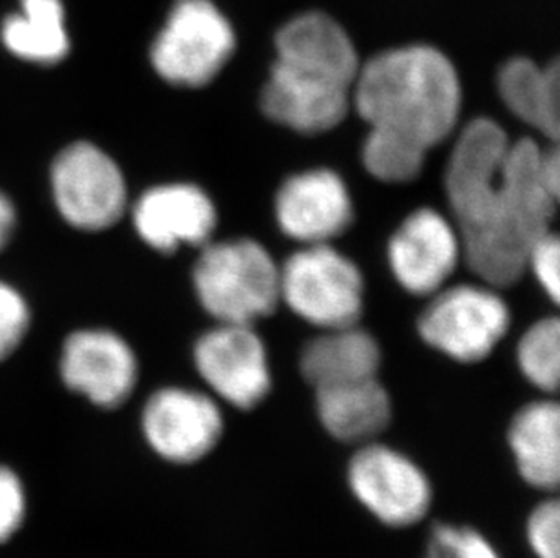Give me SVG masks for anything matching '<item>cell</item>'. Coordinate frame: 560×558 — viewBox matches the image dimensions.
Segmentation results:
<instances>
[{
  "instance_id": "obj_7",
  "label": "cell",
  "mask_w": 560,
  "mask_h": 558,
  "mask_svg": "<svg viewBox=\"0 0 560 558\" xmlns=\"http://www.w3.org/2000/svg\"><path fill=\"white\" fill-rule=\"evenodd\" d=\"M55 204L69 225L104 231L124 217L127 185L117 162L93 143L63 149L51 171Z\"/></svg>"
},
{
  "instance_id": "obj_15",
  "label": "cell",
  "mask_w": 560,
  "mask_h": 558,
  "mask_svg": "<svg viewBox=\"0 0 560 558\" xmlns=\"http://www.w3.org/2000/svg\"><path fill=\"white\" fill-rule=\"evenodd\" d=\"M352 90L360 73L354 44L338 22L323 13H305L276 35V62Z\"/></svg>"
},
{
  "instance_id": "obj_9",
  "label": "cell",
  "mask_w": 560,
  "mask_h": 558,
  "mask_svg": "<svg viewBox=\"0 0 560 558\" xmlns=\"http://www.w3.org/2000/svg\"><path fill=\"white\" fill-rule=\"evenodd\" d=\"M195 363L211 391L240 410L269 395V359L253 325L220 323L196 342Z\"/></svg>"
},
{
  "instance_id": "obj_21",
  "label": "cell",
  "mask_w": 560,
  "mask_h": 558,
  "mask_svg": "<svg viewBox=\"0 0 560 558\" xmlns=\"http://www.w3.org/2000/svg\"><path fill=\"white\" fill-rule=\"evenodd\" d=\"M5 49L26 62L54 66L69 54L62 0H21L0 27Z\"/></svg>"
},
{
  "instance_id": "obj_10",
  "label": "cell",
  "mask_w": 560,
  "mask_h": 558,
  "mask_svg": "<svg viewBox=\"0 0 560 558\" xmlns=\"http://www.w3.org/2000/svg\"><path fill=\"white\" fill-rule=\"evenodd\" d=\"M143 435L160 457L190 464L206 457L222 439L223 417L217 403L187 388L151 395L142 416Z\"/></svg>"
},
{
  "instance_id": "obj_28",
  "label": "cell",
  "mask_w": 560,
  "mask_h": 558,
  "mask_svg": "<svg viewBox=\"0 0 560 558\" xmlns=\"http://www.w3.org/2000/svg\"><path fill=\"white\" fill-rule=\"evenodd\" d=\"M15 207L8 196L0 193V251L10 243L11 234L15 231Z\"/></svg>"
},
{
  "instance_id": "obj_8",
  "label": "cell",
  "mask_w": 560,
  "mask_h": 558,
  "mask_svg": "<svg viewBox=\"0 0 560 558\" xmlns=\"http://www.w3.org/2000/svg\"><path fill=\"white\" fill-rule=\"evenodd\" d=\"M349 485L355 499L386 526H412L432 504V488L418 464L383 444H365L355 453Z\"/></svg>"
},
{
  "instance_id": "obj_25",
  "label": "cell",
  "mask_w": 560,
  "mask_h": 558,
  "mask_svg": "<svg viewBox=\"0 0 560 558\" xmlns=\"http://www.w3.org/2000/svg\"><path fill=\"white\" fill-rule=\"evenodd\" d=\"M528 269L557 305L560 300V243L551 229L532 243L526 256Z\"/></svg>"
},
{
  "instance_id": "obj_13",
  "label": "cell",
  "mask_w": 560,
  "mask_h": 558,
  "mask_svg": "<svg viewBox=\"0 0 560 558\" xmlns=\"http://www.w3.org/2000/svg\"><path fill=\"white\" fill-rule=\"evenodd\" d=\"M276 218L287 236L305 245H319L347 231L354 209L339 174L312 168L281 185L276 196Z\"/></svg>"
},
{
  "instance_id": "obj_24",
  "label": "cell",
  "mask_w": 560,
  "mask_h": 558,
  "mask_svg": "<svg viewBox=\"0 0 560 558\" xmlns=\"http://www.w3.org/2000/svg\"><path fill=\"white\" fill-rule=\"evenodd\" d=\"M32 322L30 306L19 290L0 281V361L15 352Z\"/></svg>"
},
{
  "instance_id": "obj_6",
  "label": "cell",
  "mask_w": 560,
  "mask_h": 558,
  "mask_svg": "<svg viewBox=\"0 0 560 558\" xmlns=\"http://www.w3.org/2000/svg\"><path fill=\"white\" fill-rule=\"evenodd\" d=\"M510 327V311L487 287L457 284L432 295L419 317V334L430 347L459 363H479Z\"/></svg>"
},
{
  "instance_id": "obj_19",
  "label": "cell",
  "mask_w": 560,
  "mask_h": 558,
  "mask_svg": "<svg viewBox=\"0 0 560 558\" xmlns=\"http://www.w3.org/2000/svg\"><path fill=\"white\" fill-rule=\"evenodd\" d=\"M499 95L518 120L557 142L560 131L559 63L551 62L542 68L528 58H513L499 73Z\"/></svg>"
},
{
  "instance_id": "obj_2",
  "label": "cell",
  "mask_w": 560,
  "mask_h": 558,
  "mask_svg": "<svg viewBox=\"0 0 560 558\" xmlns=\"http://www.w3.org/2000/svg\"><path fill=\"white\" fill-rule=\"evenodd\" d=\"M352 104L371 127L369 140L427 160L430 149L454 132L463 90L446 55L430 46H407L361 66Z\"/></svg>"
},
{
  "instance_id": "obj_4",
  "label": "cell",
  "mask_w": 560,
  "mask_h": 558,
  "mask_svg": "<svg viewBox=\"0 0 560 558\" xmlns=\"http://www.w3.org/2000/svg\"><path fill=\"white\" fill-rule=\"evenodd\" d=\"M281 300L314 327L358 325L365 283L352 259L328 243L305 245L280 269Z\"/></svg>"
},
{
  "instance_id": "obj_16",
  "label": "cell",
  "mask_w": 560,
  "mask_h": 558,
  "mask_svg": "<svg viewBox=\"0 0 560 558\" xmlns=\"http://www.w3.org/2000/svg\"><path fill=\"white\" fill-rule=\"evenodd\" d=\"M352 90L272 63L261 91L269 120L303 135L332 131L349 115Z\"/></svg>"
},
{
  "instance_id": "obj_27",
  "label": "cell",
  "mask_w": 560,
  "mask_h": 558,
  "mask_svg": "<svg viewBox=\"0 0 560 558\" xmlns=\"http://www.w3.org/2000/svg\"><path fill=\"white\" fill-rule=\"evenodd\" d=\"M26 515V493L15 472L0 466V543L13 537Z\"/></svg>"
},
{
  "instance_id": "obj_14",
  "label": "cell",
  "mask_w": 560,
  "mask_h": 558,
  "mask_svg": "<svg viewBox=\"0 0 560 558\" xmlns=\"http://www.w3.org/2000/svg\"><path fill=\"white\" fill-rule=\"evenodd\" d=\"M217 207L196 185L165 184L149 189L132 207L138 236L160 253L180 245H206L217 226Z\"/></svg>"
},
{
  "instance_id": "obj_5",
  "label": "cell",
  "mask_w": 560,
  "mask_h": 558,
  "mask_svg": "<svg viewBox=\"0 0 560 558\" xmlns=\"http://www.w3.org/2000/svg\"><path fill=\"white\" fill-rule=\"evenodd\" d=\"M236 48L228 16L211 0H176L151 49L156 73L173 85L201 88L225 68Z\"/></svg>"
},
{
  "instance_id": "obj_20",
  "label": "cell",
  "mask_w": 560,
  "mask_h": 558,
  "mask_svg": "<svg viewBox=\"0 0 560 558\" xmlns=\"http://www.w3.org/2000/svg\"><path fill=\"white\" fill-rule=\"evenodd\" d=\"M508 441L518 472L539 490H556L560 480V414L557 403L537 400L512 421Z\"/></svg>"
},
{
  "instance_id": "obj_18",
  "label": "cell",
  "mask_w": 560,
  "mask_h": 558,
  "mask_svg": "<svg viewBox=\"0 0 560 558\" xmlns=\"http://www.w3.org/2000/svg\"><path fill=\"white\" fill-rule=\"evenodd\" d=\"M302 374L314 388L377 377L381 348L358 325L330 328L312 339L302 353Z\"/></svg>"
},
{
  "instance_id": "obj_23",
  "label": "cell",
  "mask_w": 560,
  "mask_h": 558,
  "mask_svg": "<svg viewBox=\"0 0 560 558\" xmlns=\"http://www.w3.org/2000/svg\"><path fill=\"white\" fill-rule=\"evenodd\" d=\"M424 558H501L492 544L471 527L439 524L432 530Z\"/></svg>"
},
{
  "instance_id": "obj_26",
  "label": "cell",
  "mask_w": 560,
  "mask_h": 558,
  "mask_svg": "<svg viewBox=\"0 0 560 558\" xmlns=\"http://www.w3.org/2000/svg\"><path fill=\"white\" fill-rule=\"evenodd\" d=\"M560 508L546 501L535 508L528 521L529 546L539 558H560Z\"/></svg>"
},
{
  "instance_id": "obj_1",
  "label": "cell",
  "mask_w": 560,
  "mask_h": 558,
  "mask_svg": "<svg viewBox=\"0 0 560 558\" xmlns=\"http://www.w3.org/2000/svg\"><path fill=\"white\" fill-rule=\"evenodd\" d=\"M446 196L466 264L493 287L517 283L537 237L550 231L560 190L556 143L512 142L492 118L460 131L450 154Z\"/></svg>"
},
{
  "instance_id": "obj_17",
  "label": "cell",
  "mask_w": 560,
  "mask_h": 558,
  "mask_svg": "<svg viewBox=\"0 0 560 558\" xmlns=\"http://www.w3.org/2000/svg\"><path fill=\"white\" fill-rule=\"evenodd\" d=\"M316 403L323 427L343 443H366L390 422V395L377 377L316 388Z\"/></svg>"
},
{
  "instance_id": "obj_22",
  "label": "cell",
  "mask_w": 560,
  "mask_h": 558,
  "mask_svg": "<svg viewBox=\"0 0 560 558\" xmlns=\"http://www.w3.org/2000/svg\"><path fill=\"white\" fill-rule=\"evenodd\" d=\"M518 367L524 377L539 391L556 392L560 374V325L546 317L524 333L518 342Z\"/></svg>"
},
{
  "instance_id": "obj_11",
  "label": "cell",
  "mask_w": 560,
  "mask_h": 558,
  "mask_svg": "<svg viewBox=\"0 0 560 558\" xmlns=\"http://www.w3.org/2000/svg\"><path fill=\"white\" fill-rule=\"evenodd\" d=\"M60 375L68 388L93 405L117 408L137 385V356L118 334L85 328L63 342Z\"/></svg>"
},
{
  "instance_id": "obj_12",
  "label": "cell",
  "mask_w": 560,
  "mask_h": 558,
  "mask_svg": "<svg viewBox=\"0 0 560 558\" xmlns=\"http://www.w3.org/2000/svg\"><path fill=\"white\" fill-rule=\"evenodd\" d=\"M460 256L459 234L434 209L412 212L388 243L392 272L413 295H434L443 289Z\"/></svg>"
},
{
  "instance_id": "obj_3",
  "label": "cell",
  "mask_w": 560,
  "mask_h": 558,
  "mask_svg": "<svg viewBox=\"0 0 560 558\" xmlns=\"http://www.w3.org/2000/svg\"><path fill=\"white\" fill-rule=\"evenodd\" d=\"M192 279L201 306L220 323L253 325L281 301L280 267L254 240L207 245Z\"/></svg>"
}]
</instances>
